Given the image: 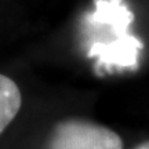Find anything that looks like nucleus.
<instances>
[{
    "label": "nucleus",
    "instance_id": "f257e3e1",
    "mask_svg": "<svg viewBox=\"0 0 149 149\" xmlns=\"http://www.w3.org/2000/svg\"><path fill=\"white\" fill-rule=\"evenodd\" d=\"M134 13L126 0H94V8L81 21V36L87 57L95 59L98 73L135 70L144 43L130 28Z\"/></svg>",
    "mask_w": 149,
    "mask_h": 149
},
{
    "label": "nucleus",
    "instance_id": "f03ea898",
    "mask_svg": "<svg viewBox=\"0 0 149 149\" xmlns=\"http://www.w3.org/2000/svg\"><path fill=\"white\" fill-rule=\"evenodd\" d=\"M47 149H123L120 135L87 120L68 119L53 128Z\"/></svg>",
    "mask_w": 149,
    "mask_h": 149
},
{
    "label": "nucleus",
    "instance_id": "7ed1b4c3",
    "mask_svg": "<svg viewBox=\"0 0 149 149\" xmlns=\"http://www.w3.org/2000/svg\"><path fill=\"white\" fill-rule=\"evenodd\" d=\"M21 104V91L17 83L4 74H0V135L14 120Z\"/></svg>",
    "mask_w": 149,
    "mask_h": 149
},
{
    "label": "nucleus",
    "instance_id": "20e7f679",
    "mask_svg": "<svg viewBox=\"0 0 149 149\" xmlns=\"http://www.w3.org/2000/svg\"><path fill=\"white\" fill-rule=\"evenodd\" d=\"M135 149H149V141H145V142H142L141 145H138Z\"/></svg>",
    "mask_w": 149,
    "mask_h": 149
}]
</instances>
